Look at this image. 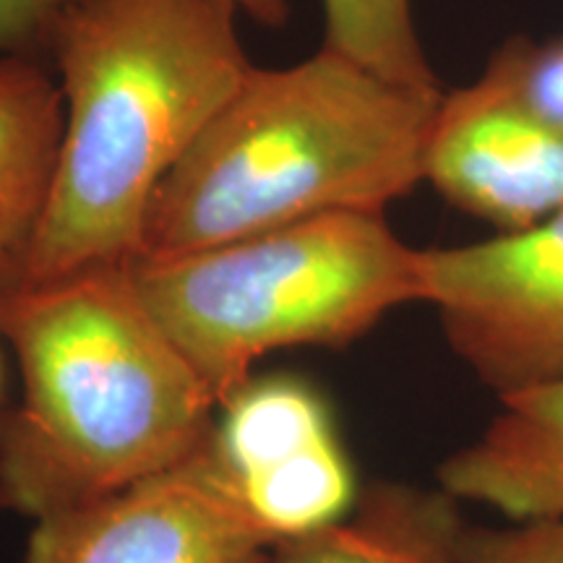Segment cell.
Listing matches in <instances>:
<instances>
[{
  "mask_svg": "<svg viewBox=\"0 0 563 563\" xmlns=\"http://www.w3.org/2000/svg\"><path fill=\"white\" fill-rule=\"evenodd\" d=\"M232 0H79L55 30L63 91L53 186L0 287L139 256L159 183L235 95L251 60Z\"/></svg>",
  "mask_w": 563,
  "mask_h": 563,
  "instance_id": "obj_1",
  "label": "cell"
},
{
  "mask_svg": "<svg viewBox=\"0 0 563 563\" xmlns=\"http://www.w3.org/2000/svg\"><path fill=\"white\" fill-rule=\"evenodd\" d=\"M21 399L0 412V506L30 522L100 501L214 439V394L129 264L0 287Z\"/></svg>",
  "mask_w": 563,
  "mask_h": 563,
  "instance_id": "obj_2",
  "label": "cell"
},
{
  "mask_svg": "<svg viewBox=\"0 0 563 563\" xmlns=\"http://www.w3.org/2000/svg\"><path fill=\"white\" fill-rule=\"evenodd\" d=\"M441 89L384 79L321 47L251 68L159 183L139 256H178L332 211H384L426 180Z\"/></svg>",
  "mask_w": 563,
  "mask_h": 563,
  "instance_id": "obj_3",
  "label": "cell"
},
{
  "mask_svg": "<svg viewBox=\"0 0 563 563\" xmlns=\"http://www.w3.org/2000/svg\"><path fill=\"white\" fill-rule=\"evenodd\" d=\"M129 269L217 405L274 350H342L394 308L422 302L420 249L384 211H332L214 249L136 256Z\"/></svg>",
  "mask_w": 563,
  "mask_h": 563,
  "instance_id": "obj_4",
  "label": "cell"
},
{
  "mask_svg": "<svg viewBox=\"0 0 563 563\" xmlns=\"http://www.w3.org/2000/svg\"><path fill=\"white\" fill-rule=\"evenodd\" d=\"M422 302L498 399L563 382V209L519 232L420 251Z\"/></svg>",
  "mask_w": 563,
  "mask_h": 563,
  "instance_id": "obj_5",
  "label": "cell"
},
{
  "mask_svg": "<svg viewBox=\"0 0 563 563\" xmlns=\"http://www.w3.org/2000/svg\"><path fill=\"white\" fill-rule=\"evenodd\" d=\"M32 525L19 563H266L277 545L214 439L175 467Z\"/></svg>",
  "mask_w": 563,
  "mask_h": 563,
  "instance_id": "obj_6",
  "label": "cell"
},
{
  "mask_svg": "<svg viewBox=\"0 0 563 563\" xmlns=\"http://www.w3.org/2000/svg\"><path fill=\"white\" fill-rule=\"evenodd\" d=\"M426 180L452 207L501 232L527 230L563 209V136L477 76L443 95Z\"/></svg>",
  "mask_w": 563,
  "mask_h": 563,
  "instance_id": "obj_7",
  "label": "cell"
},
{
  "mask_svg": "<svg viewBox=\"0 0 563 563\" xmlns=\"http://www.w3.org/2000/svg\"><path fill=\"white\" fill-rule=\"evenodd\" d=\"M441 488L511 522L563 514V382L501 399L481 439L449 456Z\"/></svg>",
  "mask_w": 563,
  "mask_h": 563,
  "instance_id": "obj_8",
  "label": "cell"
},
{
  "mask_svg": "<svg viewBox=\"0 0 563 563\" xmlns=\"http://www.w3.org/2000/svg\"><path fill=\"white\" fill-rule=\"evenodd\" d=\"M456 504L443 488L376 483L336 522L279 540L266 563H467Z\"/></svg>",
  "mask_w": 563,
  "mask_h": 563,
  "instance_id": "obj_9",
  "label": "cell"
},
{
  "mask_svg": "<svg viewBox=\"0 0 563 563\" xmlns=\"http://www.w3.org/2000/svg\"><path fill=\"white\" fill-rule=\"evenodd\" d=\"M63 118V91L45 60H0V277L45 209Z\"/></svg>",
  "mask_w": 563,
  "mask_h": 563,
  "instance_id": "obj_10",
  "label": "cell"
},
{
  "mask_svg": "<svg viewBox=\"0 0 563 563\" xmlns=\"http://www.w3.org/2000/svg\"><path fill=\"white\" fill-rule=\"evenodd\" d=\"M214 443L235 481L334 439V420L311 384L272 376L243 384L220 405Z\"/></svg>",
  "mask_w": 563,
  "mask_h": 563,
  "instance_id": "obj_11",
  "label": "cell"
},
{
  "mask_svg": "<svg viewBox=\"0 0 563 563\" xmlns=\"http://www.w3.org/2000/svg\"><path fill=\"white\" fill-rule=\"evenodd\" d=\"M238 485L253 517L277 543L336 522L357 501L355 473L340 435Z\"/></svg>",
  "mask_w": 563,
  "mask_h": 563,
  "instance_id": "obj_12",
  "label": "cell"
},
{
  "mask_svg": "<svg viewBox=\"0 0 563 563\" xmlns=\"http://www.w3.org/2000/svg\"><path fill=\"white\" fill-rule=\"evenodd\" d=\"M323 47L418 89H441L415 30L412 0H323Z\"/></svg>",
  "mask_w": 563,
  "mask_h": 563,
  "instance_id": "obj_13",
  "label": "cell"
},
{
  "mask_svg": "<svg viewBox=\"0 0 563 563\" xmlns=\"http://www.w3.org/2000/svg\"><path fill=\"white\" fill-rule=\"evenodd\" d=\"M481 76L527 115L563 136V34L509 37L496 47Z\"/></svg>",
  "mask_w": 563,
  "mask_h": 563,
  "instance_id": "obj_14",
  "label": "cell"
},
{
  "mask_svg": "<svg viewBox=\"0 0 563 563\" xmlns=\"http://www.w3.org/2000/svg\"><path fill=\"white\" fill-rule=\"evenodd\" d=\"M467 563H563V514L470 532Z\"/></svg>",
  "mask_w": 563,
  "mask_h": 563,
  "instance_id": "obj_15",
  "label": "cell"
},
{
  "mask_svg": "<svg viewBox=\"0 0 563 563\" xmlns=\"http://www.w3.org/2000/svg\"><path fill=\"white\" fill-rule=\"evenodd\" d=\"M79 0H0V60H51L55 30Z\"/></svg>",
  "mask_w": 563,
  "mask_h": 563,
  "instance_id": "obj_16",
  "label": "cell"
},
{
  "mask_svg": "<svg viewBox=\"0 0 563 563\" xmlns=\"http://www.w3.org/2000/svg\"><path fill=\"white\" fill-rule=\"evenodd\" d=\"M238 11H245L256 24L285 26L290 21V0H232Z\"/></svg>",
  "mask_w": 563,
  "mask_h": 563,
  "instance_id": "obj_17",
  "label": "cell"
},
{
  "mask_svg": "<svg viewBox=\"0 0 563 563\" xmlns=\"http://www.w3.org/2000/svg\"><path fill=\"white\" fill-rule=\"evenodd\" d=\"M0 386H3V371H0Z\"/></svg>",
  "mask_w": 563,
  "mask_h": 563,
  "instance_id": "obj_18",
  "label": "cell"
}]
</instances>
